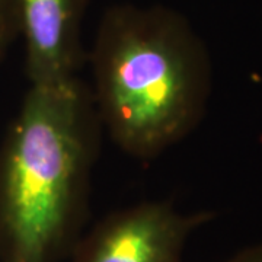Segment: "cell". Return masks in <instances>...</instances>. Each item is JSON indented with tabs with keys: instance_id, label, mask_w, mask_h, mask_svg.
I'll use <instances>...</instances> for the list:
<instances>
[{
	"instance_id": "3957f363",
	"label": "cell",
	"mask_w": 262,
	"mask_h": 262,
	"mask_svg": "<svg viewBox=\"0 0 262 262\" xmlns=\"http://www.w3.org/2000/svg\"><path fill=\"white\" fill-rule=\"evenodd\" d=\"M210 211L182 213L168 201H146L118 210L80 236L72 262H182L196 229Z\"/></svg>"
},
{
	"instance_id": "7a4b0ae2",
	"label": "cell",
	"mask_w": 262,
	"mask_h": 262,
	"mask_svg": "<svg viewBox=\"0 0 262 262\" xmlns=\"http://www.w3.org/2000/svg\"><path fill=\"white\" fill-rule=\"evenodd\" d=\"M92 101L101 125L127 155L155 159L187 137L206 113L211 66L177 10L115 5L91 51Z\"/></svg>"
},
{
	"instance_id": "5b68a950",
	"label": "cell",
	"mask_w": 262,
	"mask_h": 262,
	"mask_svg": "<svg viewBox=\"0 0 262 262\" xmlns=\"http://www.w3.org/2000/svg\"><path fill=\"white\" fill-rule=\"evenodd\" d=\"M19 37L15 0H0V63Z\"/></svg>"
},
{
	"instance_id": "8992f818",
	"label": "cell",
	"mask_w": 262,
	"mask_h": 262,
	"mask_svg": "<svg viewBox=\"0 0 262 262\" xmlns=\"http://www.w3.org/2000/svg\"><path fill=\"white\" fill-rule=\"evenodd\" d=\"M225 262H262V242L237 252Z\"/></svg>"
},
{
	"instance_id": "277c9868",
	"label": "cell",
	"mask_w": 262,
	"mask_h": 262,
	"mask_svg": "<svg viewBox=\"0 0 262 262\" xmlns=\"http://www.w3.org/2000/svg\"><path fill=\"white\" fill-rule=\"evenodd\" d=\"M29 84L75 77L82 61L86 0H15Z\"/></svg>"
},
{
	"instance_id": "6da1fadb",
	"label": "cell",
	"mask_w": 262,
	"mask_h": 262,
	"mask_svg": "<svg viewBox=\"0 0 262 262\" xmlns=\"http://www.w3.org/2000/svg\"><path fill=\"white\" fill-rule=\"evenodd\" d=\"M101 121L77 76L29 84L0 147V262H58L86 219Z\"/></svg>"
}]
</instances>
